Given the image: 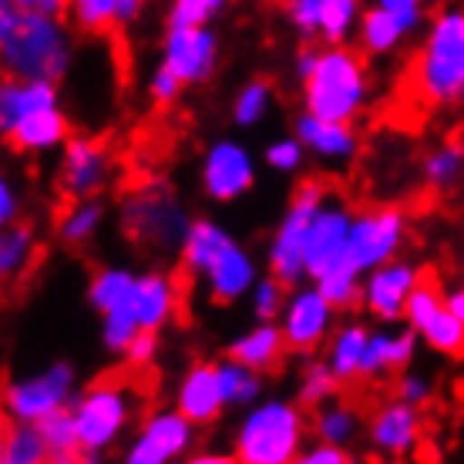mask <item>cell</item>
Here are the masks:
<instances>
[{
	"mask_svg": "<svg viewBox=\"0 0 464 464\" xmlns=\"http://www.w3.org/2000/svg\"><path fill=\"white\" fill-rule=\"evenodd\" d=\"M0 58L11 78H44L61 84L74 61L68 17L21 11L0 0Z\"/></svg>",
	"mask_w": 464,
	"mask_h": 464,
	"instance_id": "1",
	"label": "cell"
},
{
	"mask_svg": "<svg viewBox=\"0 0 464 464\" xmlns=\"http://www.w3.org/2000/svg\"><path fill=\"white\" fill-rule=\"evenodd\" d=\"M407 82L424 108L464 105V7H441L430 17Z\"/></svg>",
	"mask_w": 464,
	"mask_h": 464,
	"instance_id": "2",
	"label": "cell"
},
{
	"mask_svg": "<svg viewBox=\"0 0 464 464\" xmlns=\"http://www.w3.org/2000/svg\"><path fill=\"white\" fill-rule=\"evenodd\" d=\"M300 401L259 397L246 407L239 428L232 434V454L239 464H293L306 448L310 420Z\"/></svg>",
	"mask_w": 464,
	"mask_h": 464,
	"instance_id": "3",
	"label": "cell"
},
{
	"mask_svg": "<svg viewBox=\"0 0 464 464\" xmlns=\"http://www.w3.org/2000/svg\"><path fill=\"white\" fill-rule=\"evenodd\" d=\"M303 108L320 118L353 121L371 102V71L367 54L350 44H324L314 74L300 82Z\"/></svg>",
	"mask_w": 464,
	"mask_h": 464,
	"instance_id": "4",
	"label": "cell"
},
{
	"mask_svg": "<svg viewBox=\"0 0 464 464\" xmlns=\"http://www.w3.org/2000/svg\"><path fill=\"white\" fill-rule=\"evenodd\" d=\"M71 414L78 424L84 461H105L131 430V418H135L131 391L121 381L88 383L71 401Z\"/></svg>",
	"mask_w": 464,
	"mask_h": 464,
	"instance_id": "5",
	"label": "cell"
},
{
	"mask_svg": "<svg viewBox=\"0 0 464 464\" xmlns=\"http://www.w3.org/2000/svg\"><path fill=\"white\" fill-rule=\"evenodd\" d=\"M326 198H330V186L324 179H300L293 186L283 219L273 229V239L266 246V273L283 279L290 290L306 283V236Z\"/></svg>",
	"mask_w": 464,
	"mask_h": 464,
	"instance_id": "6",
	"label": "cell"
},
{
	"mask_svg": "<svg viewBox=\"0 0 464 464\" xmlns=\"http://www.w3.org/2000/svg\"><path fill=\"white\" fill-rule=\"evenodd\" d=\"M188 226H192V216L169 192H159V188H145L141 196H131L121 206V232L141 249L179 256Z\"/></svg>",
	"mask_w": 464,
	"mask_h": 464,
	"instance_id": "7",
	"label": "cell"
},
{
	"mask_svg": "<svg viewBox=\"0 0 464 464\" xmlns=\"http://www.w3.org/2000/svg\"><path fill=\"white\" fill-rule=\"evenodd\" d=\"M198 424L179 411V407H159L141 418V424L131 430V438L125 441V464H175L188 461L192 448H196Z\"/></svg>",
	"mask_w": 464,
	"mask_h": 464,
	"instance_id": "8",
	"label": "cell"
},
{
	"mask_svg": "<svg viewBox=\"0 0 464 464\" xmlns=\"http://www.w3.org/2000/svg\"><path fill=\"white\" fill-rule=\"evenodd\" d=\"M78 397V373L71 363L58 360L44 371L27 373V377H14L4 387V411L7 420H24V424H37L47 414H54L61 407H71Z\"/></svg>",
	"mask_w": 464,
	"mask_h": 464,
	"instance_id": "9",
	"label": "cell"
},
{
	"mask_svg": "<svg viewBox=\"0 0 464 464\" xmlns=\"http://www.w3.org/2000/svg\"><path fill=\"white\" fill-rule=\"evenodd\" d=\"M404 243H407V216L401 206L360 209V212H353L350 243H347L343 259L367 276L371 269L397 259L401 249H404Z\"/></svg>",
	"mask_w": 464,
	"mask_h": 464,
	"instance_id": "10",
	"label": "cell"
},
{
	"mask_svg": "<svg viewBox=\"0 0 464 464\" xmlns=\"http://www.w3.org/2000/svg\"><path fill=\"white\" fill-rule=\"evenodd\" d=\"M337 306L326 300L320 286H293L286 310L279 314L283 337L290 343V353L296 357H314L316 350L326 347V340L337 330Z\"/></svg>",
	"mask_w": 464,
	"mask_h": 464,
	"instance_id": "11",
	"label": "cell"
},
{
	"mask_svg": "<svg viewBox=\"0 0 464 464\" xmlns=\"http://www.w3.org/2000/svg\"><path fill=\"white\" fill-rule=\"evenodd\" d=\"M219 34L212 31V24H192V27H165L162 37V58L169 71H175L186 88L206 84L219 68Z\"/></svg>",
	"mask_w": 464,
	"mask_h": 464,
	"instance_id": "12",
	"label": "cell"
},
{
	"mask_svg": "<svg viewBox=\"0 0 464 464\" xmlns=\"http://www.w3.org/2000/svg\"><path fill=\"white\" fill-rule=\"evenodd\" d=\"M198 179H202V192L212 202H239L246 192H253L256 186V162L249 149L236 139H219L212 141L202 165H198Z\"/></svg>",
	"mask_w": 464,
	"mask_h": 464,
	"instance_id": "13",
	"label": "cell"
},
{
	"mask_svg": "<svg viewBox=\"0 0 464 464\" xmlns=\"http://www.w3.org/2000/svg\"><path fill=\"white\" fill-rule=\"evenodd\" d=\"M111 179V151L105 141L94 135H71L68 145L61 149L58 165V192L71 202L78 198L102 196Z\"/></svg>",
	"mask_w": 464,
	"mask_h": 464,
	"instance_id": "14",
	"label": "cell"
},
{
	"mask_svg": "<svg viewBox=\"0 0 464 464\" xmlns=\"http://www.w3.org/2000/svg\"><path fill=\"white\" fill-rule=\"evenodd\" d=\"M424 269L411 259H391L383 266L371 269L363 276V303L360 310L371 314L377 324H404V310L414 286L420 283Z\"/></svg>",
	"mask_w": 464,
	"mask_h": 464,
	"instance_id": "15",
	"label": "cell"
},
{
	"mask_svg": "<svg viewBox=\"0 0 464 464\" xmlns=\"http://www.w3.org/2000/svg\"><path fill=\"white\" fill-rule=\"evenodd\" d=\"M367 441H371L373 454L391 458V461L418 454L420 441H424V418H420L418 404H411L404 397L381 404L371 414Z\"/></svg>",
	"mask_w": 464,
	"mask_h": 464,
	"instance_id": "16",
	"label": "cell"
},
{
	"mask_svg": "<svg viewBox=\"0 0 464 464\" xmlns=\"http://www.w3.org/2000/svg\"><path fill=\"white\" fill-rule=\"evenodd\" d=\"M350 226H353V209L340 198H326L314 216L310 236H306V279L310 283H316L334 263L343 259L350 243Z\"/></svg>",
	"mask_w": 464,
	"mask_h": 464,
	"instance_id": "17",
	"label": "cell"
},
{
	"mask_svg": "<svg viewBox=\"0 0 464 464\" xmlns=\"http://www.w3.org/2000/svg\"><path fill=\"white\" fill-rule=\"evenodd\" d=\"M202 283H206V296L216 306H232V303L246 300L256 283H259V263L239 239H232L212 259V266L202 273Z\"/></svg>",
	"mask_w": 464,
	"mask_h": 464,
	"instance_id": "18",
	"label": "cell"
},
{
	"mask_svg": "<svg viewBox=\"0 0 464 464\" xmlns=\"http://www.w3.org/2000/svg\"><path fill=\"white\" fill-rule=\"evenodd\" d=\"M172 404L186 414L192 424L198 428H209L216 420L222 418V411H226V394H222V383H219V371H216V363H192L179 383H175V397Z\"/></svg>",
	"mask_w": 464,
	"mask_h": 464,
	"instance_id": "19",
	"label": "cell"
},
{
	"mask_svg": "<svg viewBox=\"0 0 464 464\" xmlns=\"http://www.w3.org/2000/svg\"><path fill=\"white\" fill-rule=\"evenodd\" d=\"M293 131H296V139L306 145V151H310L314 159H320V162L343 165L360 151V135H357V128H353V121L320 118L303 108L300 115H296V121H293Z\"/></svg>",
	"mask_w": 464,
	"mask_h": 464,
	"instance_id": "20",
	"label": "cell"
},
{
	"mask_svg": "<svg viewBox=\"0 0 464 464\" xmlns=\"http://www.w3.org/2000/svg\"><path fill=\"white\" fill-rule=\"evenodd\" d=\"M418 330H411L407 324L401 330H394V324L371 330L367 353L360 363V381H381V377H394V373L407 371L418 357Z\"/></svg>",
	"mask_w": 464,
	"mask_h": 464,
	"instance_id": "21",
	"label": "cell"
},
{
	"mask_svg": "<svg viewBox=\"0 0 464 464\" xmlns=\"http://www.w3.org/2000/svg\"><path fill=\"white\" fill-rule=\"evenodd\" d=\"M71 135L74 131H71V118L64 115V108L51 105L24 115L11 131H4V141L17 155H47V151L64 149Z\"/></svg>",
	"mask_w": 464,
	"mask_h": 464,
	"instance_id": "22",
	"label": "cell"
},
{
	"mask_svg": "<svg viewBox=\"0 0 464 464\" xmlns=\"http://www.w3.org/2000/svg\"><path fill=\"white\" fill-rule=\"evenodd\" d=\"M145 4L149 0H68L64 17L78 34H121L131 24H139Z\"/></svg>",
	"mask_w": 464,
	"mask_h": 464,
	"instance_id": "23",
	"label": "cell"
},
{
	"mask_svg": "<svg viewBox=\"0 0 464 464\" xmlns=\"http://www.w3.org/2000/svg\"><path fill=\"white\" fill-rule=\"evenodd\" d=\"M226 357L239 360L246 367H253L259 373L279 371V363L290 357V343L283 337L279 320H256L249 330H243L239 337L226 347Z\"/></svg>",
	"mask_w": 464,
	"mask_h": 464,
	"instance_id": "24",
	"label": "cell"
},
{
	"mask_svg": "<svg viewBox=\"0 0 464 464\" xmlns=\"http://www.w3.org/2000/svg\"><path fill=\"white\" fill-rule=\"evenodd\" d=\"M135 314H139L141 330H159L172 324L179 314V283L162 269H149L139 273L135 279Z\"/></svg>",
	"mask_w": 464,
	"mask_h": 464,
	"instance_id": "25",
	"label": "cell"
},
{
	"mask_svg": "<svg viewBox=\"0 0 464 464\" xmlns=\"http://www.w3.org/2000/svg\"><path fill=\"white\" fill-rule=\"evenodd\" d=\"M61 105L58 82H44V78H4L0 88V135L11 131L24 115H31L37 108Z\"/></svg>",
	"mask_w": 464,
	"mask_h": 464,
	"instance_id": "26",
	"label": "cell"
},
{
	"mask_svg": "<svg viewBox=\"0 0 464 464\" xmlns=\"http://www.w3.org/2000/svg\"><path fill=\"white\" fill-rule=\"evenodd\" d=\"M232 239H236V236H232L222 222L209 219V216H198V219H192V226H188L186 243L179 249V263H182V269H186L192 279H202V273L212 266V259H216Z\"/></svg>",
	"mask_w": 464,
	"mask_h": 464,
	"instance_id": "27",
	"label": "cell"
},
{
	"mask_svg": "<svg viewBox=\"0 0 464 464\" xmlns=\"http://www.w3.org/2000/svg\"><path fill=\"white\" fill-rule=\"evenodd\" d=\"M407 37H411V27H407L397 14L383 11L377 4H371V7L363 11V17H360L357 47L367 58H387V54H394Z\"/></svg>",
	"mask_w": 464,
	"mask_h": 464,
	"instance_id": "28",
	"label": "cell"
},
{
	"mask_svg": "<svg viewBox=\"0 0 464 464\" xmlns=\"http://www.w3.org/2000/svg\"><path fill=\"white\" fill-rule=\"evenodd\" d=\"M367 340H371V330L360 324V320L337 324L334 337L326 340L324 357L343 383L360 381V363H363V353H367Z\"/></svg>",
	"mask_w": 464,
	"mask_h": 464,
	"instance_id": "29",
	"label": "cell"
},
{
	"mask_svg": "<svg viewBox=\"0 0 464 464\" xmlns=\"http://www.w3.org/2000/svg\"><path fill=\"white\" fill-rule=\"evenodd\" d=\"M41 428V438H44V451L47 464H82V438H78V424H74V414L71 407H61L54 414H47L44 420H37Z\"/></svg>",
	"mask_w": 464,
	"mask_h": 464,
	"instance_id": "30",
	"label": "cell"
},
{
	"mask_svg": "<svg viewBox=\"0 0 464 464\" xmlns=\"http://www.w3.org/2000/svg\"><path fill=\"white\" fill-rule=\"evenodd\" d=\"M108 219V206L102 202V196H92V198H78V202H71L68 212L61 216L58 222V236L64 246H88L102 232Z\"/></svg>",
	"mask_w": 464,
	"mask_h": 464,
	"instance_id": "31",
	"label": "cell"
},
{
	"mask_svg": "<svg viewBox=\"0 0 464 464\" xmlns=\"http://www.w3.org/2000/svg\"><path fill=\"white\" fill-rule=\"evenodd\" d=\"M418 337L424 340V347L441 353L448 360H464V324L454 316V310L444 303L434 314L418 326Z\"/></svg>",
	"mask_w": 464,
	"mask_h": 464,
	"instance_id": "32",
	"label": "cell"
},
{
	"mask_svg": "<svg viewBox=\"0 0 464 464\" xmlns=\"http://www.w3.org/2000/svg\"><path fill=\"white\" fill-rule=\"evenodd\" d=\"M135 279H139V273H131L125 266H102L88 283V306L98 316L108 314V310H118L121 303L131 300Z\"/></svg>",
	"mask_w": 464,
	"mask_h": 464,
	"instance_id": "33",
	"label": "cell"
},
{
	"mask_svg": "<svg viewBox=\"0 0 464 464\" xmlns=\"http://www.w3.org/2000/svg\"><path fill=\"white\" fill-rule=\"evenodd\" d=\"M340 387H343V381L334 373V367L326 363V357L324 360L310 357L303 363L300 381H296V401H300L306 411H316V407L337 401Z\"/></svg>",
	"mask_w": 464,
	"mask_h": 464,
	"instance_id": "34",
	"label": "cell"
},
{
	"mask_svg": "<svg viewBox=\"0 0 464 464\" xmlns=\"http://www.w3.org/2000/svg\"><path fill=\"white\" fill-rule=\"evenodd\" d=\"M316 286H320V293L337 306L340 314H353L363 303V273L350 266L347 259H340V263L326 269L324 276L316 279Z\"/></svg>",
	"mask_w": 464,
	"mask_h": 464,
	"instance_id": "35",
	"label": "cell"
},
{
	"mask_svg": "<svg viewBox=\"0 0 464 464\" xmlns=\"http://www.w3.org/2000/svg\"><path fill=\"white\" fill-rule=\"evenodd\" d=\"M363 11V0H320V44H350Z\"/></svg>",
	"mask_w": 464,
	"mask_h": 464,
	"instance_id": "36",
	"label": "cell"
},
{
	"mask_svg": "<svg viewBox=\"0 0 464 464\" xmlns=\"http://www.w3.org/2000/svg\"><path fill=\"white\" fill-rule=\"evenodd\" d=\"M310 430H314L316 441H330V444H340V448H350L360 434V418L353 407L340 404V401H330V404L314 411Z\"/></svg>",
	"mask_w": 464,
	"mask_h": 464,
	"instance_id": "37",
	"label": "cell"
},
{
	"mask_svg": "<svg viewBox=\"0 0 464 464\" xmlns=\"http://www.w3.org/2000/svg\"><path fill=\"white\" fill-rule=\"evenodd\" d=\"M420 175H424V186L434 192H448L464 179V145L461 141H444L434 151L424 155L420 162Z\"/></svg>",
	"mask_w": 464,
	"mask_h": 464,
	"instance_id": "38",
	"label": "cell"
},
{
	"mask_svg": "<svg viewBox=\"0 0 464 464\" xmlns=\"http://www.w3.org/2000/svg\"><path fill=\"white\" fill-rule=\"evenodd\" d=\"M0 461L4 464H47L44 438L37 424L7 420L4 424V441H0Z\"/></svg>",
	"mask_w": 464,
	"mask_h": 464,
	"instance_id": "39",
	"label": "cell"
},
{
	"mask_svg": "<svg viewBox=\"0 0 464 464\" xmlns=\"http://www.w3.org/2000/svg\"><path fill=\"white\" fill-rule=\"evenodd\" d=\"M216 371H219L222 394H226L229 407H249L259 401V394H263V373L259 371H253V367H246V363L232 357L216 360Z\"/></svg>",
	"mask_w": 464,
	"mask_h": 464,
	"instance_id": "40",
	"label": "cell"
},
{
	"mask_svg": "<svg viewBox=\"0 0 464 464\" xmlns=\"http://www.w3.org/2000/svg\"><path fill=\"white\" fill-rule=\"evenodd\" d=\"M273 102H276V88L269 78H253L246 82L236 98H232V121L239 128H256L266 121V115L273 111Z\"/></svg>",
	"mask_w": 464,
	"mask_h": 464,
	"instance_id": "41",
	"label": "cell"
},
{
	"mask_svg": "<svg viewBox=\"0 0 464 464\" xmlns=\"http://www.w3.org/2000/svg\"><path fill=\"white\" fill-rule=\"evenodd\" d=\"M31 256H34V229L24 222L4 226V232H0V276H21L24 266L31 263Z\"/></svg>",
	"mask_w": 464,
	"mask_h": 464,
	"instance_id": "42",
	"label": "cell"
},
{
	"mask_svg": "<svg viewBox=\"0 0 464 464\" xmlns=\"http://www.w3.org/2000/svg\"><path fill=\"white\" fill-rule=\"evenodd\" d=\"M135 296V293H131ZM139 314H135V300L121 303L118 310H108L102 314V347L111 353V357H121L128 350V343L139 337Z\"/></svg>",
	"mask_w": 464,
	"mask_h": 464,
	"instance_id": "43",
	"label": "cell"
},
{
	"mask_svg": "<svg viewBox=\"0 0 464 464\" xmlns=\"http://www.w3.org/2000/svg\"><path fill=\"white\" fill-rule=\"evenodd\" d=\"M286 300H290V286L273 273L259 276V283L249 293V306H253L256 320H279V314L286 310Z\"/></svg>",
	"mask_w": 464,
	"mask_h": 464,
	"instance_id": "44",
	"label": "cell"
},
{
	"mask_svg": "<svg viewBox=\"0 0 464 464\" xmlns=\"http://www.w3.org/2000/svg\"><path fill=\"white\" fill-rule=\"evenodd\" d=\"M306 145L296 139V131L293 135H279V139L266 141V149H263V162L279 175H296L306 162Z\"/></svg>",
	"mask_w": 464,
	"mask_h": 464,
	"instance_id": "45",
	"label": "cell"
},
{
	"mask_svg": "<svg viewBox=\"0 0 464 464\" xmlns=\"http://www.w3.org/2000/svg\"><path fill=\"white\" fill-rule=\"evenodd\" d=\"M229 0H172L165 14V27H192V24H212L226 11Z\"/></svg>",
	"mask_w": 464,
	"mask_h": 464,
	"instance_id": "46",
	"label": "cell"
},
{
	"mask_svg": "<svg viewBox=\"0 0 464 464\" xmlns=\"http://www.w3.org/2000/svg\"><path fill=\"white\" fill-rule=\"evenodd\" d=\"M283 17L303 41H320V0H283Z\"/></svg>",
	"mask_w": 464,
	"mask_h": 464,
	"instance_id": "47",
	"label": "cell"
},
{
	"mask_svg": "<svg viewBox=\"0 0 464 464\" xmlns=\"http://www.w3.org/2000/svg\"><path fill=\"white\" fill-rule=\"evenodd\" d=\"M159 350H162V337H159V330H139V337L128 343V350L121 353L131 371H151L155 363H159Z\"/></svg>",
	"mask_w": 464,
	"mask_h": 464,
	"instance_id": "48",
	"label": "cell"
},
{
	"mask_svg": "<svg viewBox=\"0 0 464 464\" xmlns=\"http://www.w3.org/2000/svg\"><path fill=\"white\" fill-rule=\"evenodd\" d=\"M182 92H186V84H182V78H179L175 71H169L165 64H159V68L151 71V78H149V98H151V105H155V108H172V105H179Z\"/></svg>",
	"mask_w": 464,
	"mask_h": 464,
	"instance_id": "49",
	"label": "cell"
},
{
	"mask_svg": "<svg viewBox=\"0 0 464 464\" xmlns=\"http://www.w3.org/2000/svg\"><path fill=\"white\" fill-rule=\"evenodd\" d=\"M430 377L428 373H418V371H401L397 373V397H404V401H411V404H428L430 401Z\"/></svg>",
	"mask_w": 464,
	"mask_h": 464,
	"instance_id": "50",
	"label": "cell"
},
{
	"mask_svg": "<svg viewBox=\"0 0 464 464\" xmlns=\"http://www.w3.org/2000/svg\"><path fill=\"white\" fill-rule=\"evenodd\" d=\"M300 461L303 464H347V461H353V454H350L347 448H340V444L314 441L310 448H303Z\"/></svg>",
	"mask_w": 464,
	"mask_h": 464,
	"instance_id": "51",
	"label": "cell"
},
{
	"mask_svg": "<svg viewBox=\"0 0 464 464\" xmlns=\"http://www.w3.org/2000/svg\"><path fill=\"white\" fill-rule=\"evenodd\" d=\"M377 7L397 14L401 21L411 27V34H418L420 24H424V0H373Z\"/></svg>",
	"mask_w": 464,
	"mask_h": 464,
	"instance_id": "52",
	"label": "cell"
},
{
	"mask_svg": "<svg viewBox=\"0 0 464 464\" xmlns=\"http://www.w3.org/2000/svg\"><path fill=\"white\" fill-rule=\"evenodd\" d=\"M21 219V192L11 179H0V226H14Z\"/></svg>",
	"mask_w": 464,
	"mask_h": 464,
	"instance_id": "53",
	"label": "cell"
},
{
	"mask_svg": "<svg viewBox=\"0 0 464 464\" xmlns=\"http://www.w3.org/2000/svg\"><path fill=\"white\" fill-rule=\"evenodd\" d=\"M316 61H320V47L303 44L300 51H296V58H293V71H296V82H306V78L314 74Z\"/></svg>",
	"mask_w": 464,
	"mask_h": 464,
	"instance_id": "54",
	"label": "cell"
},
{
	"mask_svg": "<svg viewBox=\"0 0 464 464\" xmlns=\"http://www.w3.org/2000/svg\"><path fill=\"white\" fill-rule=\"evenodd\" d=\"M21 11H37V14H54V17H64L68 11V0H7Z\"/></svg>",
	"mask_w": 464,
	"mask_h": 464,
	"instance_id": "55",
	"label": "cell"
},
{
	"mask_svg": "<svg viewBox=\"0 0 464 464\" xmlns=\"http://www.w3.org/2000/svg\"><path fill=\"white\" fill-rule=\"evenodd\" d=\"M188 461H192V464H232V461H236V454H232V451H226V454L198 451V454H192Z\"/></svg>",
	"mask_w": 464,
	"mask_h": 464,
	"instance_id": "56",
	"label": "cell"
},
{
	"mask_svg": "<svg viewBox=\"0 0 464 464\" xmlns=\"http://www.w3.org/2000/svg\"><path fill=\"white\" fill-rule=\"evenodd\" d=\"M448 306L454 310V316L464 324V286H458V290L448 293Z\"/></svg>",
	"mask_w": 464,
	"mask_h": 464,
	"instance_id": "57",
	"label": "cell"
},
{
	"mask_svg": "<svg viewBox=\"0 0 464 464\" xmlns=\"http://www.w3.org/2000/svg\"><path fill=\"white\" fill-rule=\"evenodd\" d=\"M279 4H283V0H279Z\"/></svg>",
	"mask_w": 464,
	"mask_h": 464,
	"instance_id": "58",
	"label": "cell"
}]
</instances>
